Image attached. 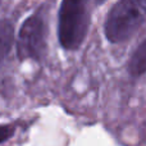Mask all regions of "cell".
Segmentation results:
<instances>
[{"label": "cell", "instance_id": "6da1fadb", "mask_svg": "<svg viewBox=\"0 0 146 146\" xmlns=\"http://www.w3.org/2000/svg\"><path fill=\"white\" fill-rule=\"evenodd\" d=\"M146 17V0H118L105 21V36L110 42L128 40Z\"/></svg>", "mask_w": 146, "mask_h": 146}, {"label": "cell", "instance_id": "7a4b0ae2", "mask_svg": "<svg viewBox=\"0 0 146 146\" xmlns=\"http://www.w3.org/2000/svg\"><path fill=\"white\" fill-rule=\"evenodd\" d=\"M88 28V0H63L59 10L58 37L66 50L81 46Z\"/></svg>", "mask_w": 146, "mask_h": 146}, {"label": "cell", "instance_id": "3957f363", "mask_svg": "<svg viewBox=\"0 0 146 146\" xmlns=\"http://www.w3.org/2000/svg\"><path fill=\"white\" fill-rule=\"evenodd\" d=\"M46 50V26L38 13L23 22L18 33L17 53L22 60H40Z\"/></svg>", "mask_w": 146, "mask_h": 146}, {"label": "cell", "instance_id": "277c9868", "mask_svg": "<svg viewBox=\"0 0 146 146\" xmlns=\"http://www.w3.org/2000/svg\"><path fill=\"white\" fill-rule=\"evenodd\" d=\"M14 41V30L9 21H0V64L7 59Z\"/></svg>", "mask_w": 146, "mask_h": 146}, {"label": "cell", "instance_id": "5b68a950", "mask_svg": "<svg viewBox=\"0 0 146 146\" xmlns=\"http://www.w3.org/2000/svg\"><path fill=\"white\" fill-rule=\"evenodd\" d=\"M128 72L133 77H139L146 72V40L142 41L132 54L128 63Z\"/></svg>", "mask_w": 146, "mask_h": 146}, {"label": "cell", "instance_id": "8992f818", "mask_svg": "<svg viewBox=\"0 0 146 146\" xmlns=\"http://www.w3.org/2000/svg\"><path fill=\"white\" fill-rule=\"evenodd\" d=\"M14 133V127L12 126H0V144L9 140Z\"/></svg>", "mask_w": 146, "mask_h": 146}, {"label": "cell", "instance_id": "52a82bcc", "mask_svg": "<svg viewBox=\"0 0 146 146\" xmlns=\"http://www.w3.org/2000/svg\"><path fill=\"white\" fill-rule=\"evenodd\" d=\"M103 1H105V0H96V3H98V4H101Z\"/></svg>", "mask_w": 146, "mask_h": 146}, {"label": "cell", "instance_id": "ba28073f", "mask_svg": "<svg viewBox=\"0 0 146 146\" xmlns=\"http://www.w3.org/2000/svg\"><path fill=\"white\" fill-rule=\"evenodd\" d=\"M1 1H3V0H0V4H1Z\"/></svg>", "mask_w": 146, "mask_h": 146}]
</instances>
